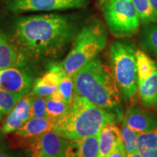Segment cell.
<instances>
[{
	"instance_id": "6da1fadb",
	"label": "cell",
	"mask_w": 157,
	"mask_h": 157,
	"mask_svg": "<svg viewBox=\"0 0 157 157\" xmlns=\"http://www.w3.org/2000/svg\"><path fill=\"white\" fill-rule=\"evenodd\" d=\"M75 29L63 15L44 14L19 19L13 31V43L23 61L26 58H53L63 52Z\"/></svg>"
},
{
	"instance_id": "7a4b0ae2",
	"label": "cell",
	"mask_w": 157,
	"mask_h": 157,
	"mask_svg": "<svg viewBox=\"0 0 157 157\" xmlns=\"http://www.w3.org/2000/svg\"><path fill=\"white\" fill-rule=\"evenodd\" d=\"M74 95L83 96L105 111L123 117L121 95L112 68L95 58L72 76Z\"/></svg>"
},
{
	"instance_id": "3957f363",
	"label": "cell",
	"mask_w": 157,
	"mask_h": 157,
	"mask_svg": "<svg viewBox=\"0 0 157 157\" xmlns=\"http://www.w3.org/2000/svg\"><path fill=\"white\" fill-rule=\"evenodd\" d=\"M119 121L113 113L75 95L67 110L56 119L52 131L68 140H79L98 135L104 126Z\"/></svg>"
},
{
	"instance_id": "277c9868",
	"label": "cell",
	"mask_w": 157,
	"mask_h": 157,
	"mask_svg": "<svg viewBox=\"0 0 157 157\" xmlns=\"http://www.w3.org/2000/svg\"><path fill=\"white\" fill-rule=\"evenodd\" d=\"M107 42V31L101 21L95 19L86 25L77 34L71 50L61 63L66 73L72 77L80 68L97 58Z\"/></svg>"
},
{
	"instance_id": "5b68a950",
	"label": "cell",
	"mask_w": 157,
	"mask_h": 157,
	"mask_svg": "<svg viewBox=\"0 0 157 157\" xmlns=\"http://www.w3.org/2000/svg\"><path fill=\"white\" fill-rule=\"evenodd\" d=\"M112 70L124 101L131 99L137 91L136 51L132 42L117 40L110 48Z\"/></svg>"
},
{
	"instance_id": "8992f818",
	"label": "cell",
	"mask_w": 157,
	"mask_h": 157,
	"mask_svg": "<svg viewBox=\"0 0 157 157\" xmlns=\"http://www.w3.org/2000/svg\"><path fill=\"white\" fill-rule=\"evenodd\" d=\"M102 11L110 32L118 38L135 34L140 26V18L132 0H105Z\"/></svg>"
},
{
	"instance_id": "52a82bcc",
	"label": "cell",
	"mask_w": 157,
	"mask_h": 157,
	"mask_svg": "<svg viewBox=\"0 0 157 157\" xmlns=\"http://www.w3.org/2000/svg\"><path fill=\"white\" fill-rule=\"evenodd\" d=\"M137 90L141 103L148 108L157 107L156 63L141 50L136 51Z\"/></svg>"
},
{
	"instance_id": "ba28073f",
	"label": "cell",
	"mask_w": 157,
	"mask_h": 157,
	"mask_svg": "<svg viewBox=\"0 0 157 157\" xmlns=\"http://www.w3.org/2000/svg\"><path fill=\"white\" fill-rule=\"evenodd\" d=\"M87 4V0H7V7L17 13L82 8Z\"/></svg>"
},
{
	"instance_id": "9c48e42d",
	"label": "cell",
	"mask_w": 157,
	"mask_h": 157,
	"mask_svg": "<svg viewBox=\"0 0 157 157\" xmlns=\"http://www.w3.org/2000/svg\"><path fill=\"white\" fill-rule=\"evenodd\" d=\"M68 141L52 130L31 138L27 149L31 157H61Z\"/></svg>"
},
{
	"instance_id": "30bf717a",
	"label": "cell",
	"mask_w": 157,
	"mask_h": 157,
	"mask_svg": "<svg viewBox=\"0 0 157 157\" xmlns=\"http://www.w3.org/2000/svg\"><path fill=\"white\" fill-rule=\"evenodd\" d=\"M33 84L32 76L19 66L0 71L1 89L23 96L30 92Z\"/></svg>"
},
{
	"instance_id": "8fae6325",
	"label": "cell",
	"mask_w": 157,
	"mask_h": 157,
	"mask_svg": "<svg viewBox=\"0 0 157 157\" xmlns=\"http://www.w3.org/2000/svg\"><path fill=\"white\" fill-rule=\"evenodd\" d=\"M34 96V94L32 92L23 95L7 114L2 128L5 134L15 132L29 119L31 102Z\"/></svg>"
},
{
	"instance_id": "7c38bea8",
	"label": "cell",
	"mask_w": 157,
	"mask_h": 157,
	"mask_svg": "<svg viewBox=\"0 0 157 157\" xmlns=\"http://www.w3.org/2000/svg\"><path fill=\"white\" fill-rule=\"evenodd\" d=\"M124 119L129 128L139 134L153 130L157 127V116L139 106L129 109Z\"/></svg>"
},
{
	"instance_id": "4fadbf2b",
	"label": "cell",
	"mask_w": 157,
	"mask_h": 157,
	"mask_svg": "<svg viewBox=\"0 0 157 157\" xmlns=\"http://www.w3.org/2000/svg\"><path fill=\"white\" fill-rule=\"evenodd\" d=\"M66 74L62 65L52 66L50 71L42 77L37 78L32 86V93L35 95L48 98L58 89L60 80Z\"/></svg>"
},
{
	"instance_id": "5bb4252c",
	"label": "cell",
	"mask_w": 157,
	"mask_h": 157,
	"mask_svg": "<svg viewBox=\"0 0 157 157\" xmlns=\"http://www.w3.org/2000/svg\"><path fill=\"white\" fill-rule=\"evenodd\" d=\"M99 134L68 141L61 157H98Z\"/></svg>"
},
{
	"instance_id": "9a60e30c",
	"label": "cell",
	"mask_w": 157,
	"mask_h": 157,
	"mask_svg": "<svg viewBox=\"0 0 157 157\" xmlns=\"http://www.w3.org/2000/svg\"><path fill=\"white\" fill-rule=\"evenodd\" d=\"M57 118L46 117L43 118H29L15 131L17 136L23 138H32L49 131H52Z\"/></svg>"
},
{
	"instance_id": "2e32d148",
	"label": "cell",
	"mask_w": 157,
	"mask_h": 157,
	"mask_svg": "<svg viewBox=\"0 0 157 157\" xmlns=\"http://www.w3.org/2000/svg\"><path fill=\"white\" fill-rule=\"evenodd\" d=\"M122 142L120 129L116 124L104 126L99 132V151L98 157H105Z\"/></svg>"
},
{
	"instance_id": "e0dca14e",
	"label": "cell",
	"mask_w": 157,
	"mask_h": 157,
	"mask_svg": "<svg viewBox=\"0 0 157 157\" xmlns=\"http://www.w3.org/2000/svg\"><path fill=\"white\" fill-rule=\"evenodd\" d=\"M23 63V60L14 44L0 31V71Z\"/></svg>"
},
{
	"instance_id": "ac0fdd59",
	"label": "cell",
	"mask_w": 157,
	"mask_h": 157,
	"mask_svg": "<svg viewBox=\"0 0 157 157\" xmlns=\"http://www.w3.org/2000/svg\"><path fill=\"white\" fill-rule=\"evenodd\" d=\"M137 152L143 157H157V127L140 133L137 140Z\"/></svg>"
},
{
	"instance_id": "d6986e66",
	"label": "cell",
	"mask_w": 157,
	"mask_h": 157,
	"mask_svg": "<svg viewBox=\"0 0 157 157\" xmlns=\"http://www.w3.org/2000/svg\"><path fill=\"white\" fill-rule=\"evenodd\" d=\"M140 21L144 24L157 23V15L149 0H132Z\"/></svg>"
},
{
	"instance_id": "ffe728a7",
	"label": "cell",
	"mask_w": 157,
	"mask_h": 157,
	"mask_svg": "<svg viewBox=\"0 0 157 157\" xmlns=\"http://www.w3.org/2000/svg\"><path fill=\"white\" fill-rule=\"evenodd\" d=\"M121 140L126 154H131L137 151V140L139 133L132 130L127 126L126 121L123 119L120 129Z\"/></svg>"
},
{
	"instance_id": "44dd1931",
	"label": "cell",
	"mask_w": 157,
	"mask_h": 157,
	"mask_svg": "<svg viewBox=\"0 0 157 157\" xmlns=\"http://www.w3.org/2000/svg\"><path fill=\"white\" fill-rule=\"evenodd\" d=\"M141 43L143 48L157 58V24H148L143 29Z\"/></svg>"
},
{
	"instance_id": "7402d4cb",
	"label": "cell",
	"mask_w": 157,
	"mask_h": 157,
	"mask_svg": "<svg viewBox=\"0 0 157 157\" xmlns=\"http://www.w3.org/2000/svg\"><path fill=\"white\" fill-rule=\"evenodd\" d=\"M22 97L0 88V113L3 116L8 114Z\"/></svg>"
},
{
	"instance_id": "603a6c76",
	"label": "cell",
	"mask_w": 157,
	"mask_h": 157,
	"mask_svg": "<svg viewBox=\"0 0 157 157\" xmlns=\"http://www.w3.org/2000/svg\"><path fill=\"white\" fill-rule=\"evenodd\" d=\"M58 89L61 93L63 97L65 103L70 104L73 101L74 90V82L71 76L65 74L63 76L62 79L60 80Z\"/></svg>"
},
{
	"instance_id": "cb8c5ba5",
	"label": "cell",
	"mask_w": 157,
	"mask_h": 157,
	"mask_svg": "<svg viewBox=\"0 0 157 157\" xmlns=\"http://www.w3.org/2000/svg\"><path fill=\"white\" fill-rule=\"evenodd\" d=\"M48 117L46 111V98L35 95L31 102L29 118H43Z\"/></svg>"
},
{
	"instance_id": "d4e9b609",
	"label": "cell",
	"mask_w": 157,
	"mask_h": 157,
	"mask_svg": "<svg viewBox=\"0 0 157 157\" xmlns=\"http://www.w3.org/2000/svg\"><path fill=\"white\" fill-rule=\"evenodd\" d=\"M69 106L63 101H55L50 97L46 98V111L49 117L58 118L61 116Z\"/></svg>"
},
{
	"instance_id": "484cf974",
	"label": "cell",
	"mask_w": 157,
	"mask_h": 157,
	"mask_svg": "<svg viewBox=\"0 0 157 157\" xmlns=\"http://www.w3.org/2000/svg\"><path fill=\"white\" fill-rule=\"evenodd\" d=\"M105 157H127L122 142L119 143L112 151Z\"/></svg>"
},
{
	"instance_id": "4316f807",
	"label": "cell",
	"mask_w": 157,
	"mask_h": 157,
	"mask_svg": "<svg viewBox=\"0 0 157 157\" xmlns=\"http://www.w3.org/2000/svg\"><path fill=\"white\" fill-rule=\"evenodd\" d=\"M50 98L55 100V101H64L63 97L61 93L60 92V90L58 89H57L56 91H54L53 93H52V95L50 96Z\"/></svg>"
},
{
	"instance_id": "83f0119b",
	"label": "cell",
	"mask_w": 157,
	"mask_h": 157,
	"mask_svg": "<svg viewBox=\"0 0 157 157\" xmlns=\"http://www.w3.org/2000/svg\"><path fill=\"white\" fill-rule=\"evenodd\" d=\"M149 2H150L151 7L157 15V0H149Z\"/></svg>"
},
{
	"instance_id": "f1b7e54d",
	"label": "cell",
	"mask_w": 157,
	"mask_h": 157,
	"mask_svg": "<svg viewBox=\"0 0 157 157\" xmlns=\"http://www.w3.org/2000/svg\"><path fill=\"white\" fill-rule=\"evenodd\" d=\"M0 157H15V156L8 154V153L2 151L0 150Z\"/></svg>"
},
{
	"instance_id": "f546056e",
	"label": "cell",
	"mask_w": 157,
	"mask_h": 157,
	"mask_svg": "<svg viewBox=\"0 0 157 157\" xmlns=\"http://www.w3.org/2000/svg\"><path fill=\"white\" fill-rule=\"evenodd\" d=\"M127 157H143L138 152H135L133 154L127 155Z\"/></svg>"
},
{
	"instance_id": "4dcf8cb0",
	"label": "cell",
	"mask_w": 157,
	"mask_h": 157,
	"mask_svg": "<svg viewBox=\"0 0 157 157\" xmlns=\"http://www.w3.org/2000/svg\"><path fill=\"white\" fill-rule=\"evenodd\" d=\"M4 134H5V133L3 132L2 129H0V143H1L2 140H3V137H4Z\"/></svg>"
},
{
	"instance_id": "1f68e13d",
	"label": "cell",
	"mask_w": 157,
	"mask_h": 157,
	"mask_svg": "<svg viewBox=\"0 0 157 157\" xmlns=\"http://www.w3.org/2000/svg\"><path fill=\"white\" fill-rule=\"evenodd\" d=\"M3 117H4V116H3L2 114V113H0V120H1V119H2Z\"/></svg>"
},
{
	"instance_id": "d6a6232c",
	"label": "cell",
	"mask_w": 157,
	"mask_h": 157,
	"mask_svg": "<svg viewBox=\"0 0 157 157\" xmlns=\"http://www.w3.org/2000/svg\"><path fill=\"white\" fill-rule=\"evenodd\" d=\"M100 1H101V2H104V1H105V0H100Z\"/></svg>"
},
{
	"instance_id": "836d02e7",
	"label": "cell",
	"mask_w": 157,
	"mask_h": 157,
	"mask_svg": "<svg viewBox=\"0 0 157 157\" xmlns=\"http://www.w3.org/2000/svg\"><path fill=\"white\" fill-rule=\"evenodd\" d=\"M156 68H157V63H156Z\"/></svg>"
}]
</instances>
